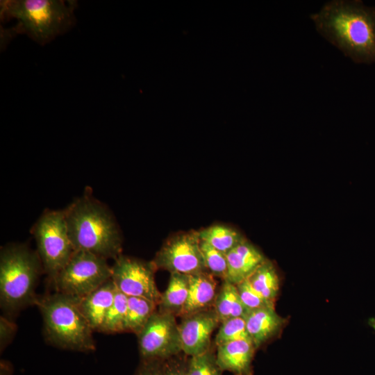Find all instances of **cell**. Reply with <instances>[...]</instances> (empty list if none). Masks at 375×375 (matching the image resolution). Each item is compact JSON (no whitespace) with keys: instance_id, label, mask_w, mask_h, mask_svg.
Listing matches in <instances>:
<instances>
[{"instance_id":"cell-2","label":"cell","mask_w":375,"mask_h":375,"mask_svg":"<svg viewBox=\"0 0 375 375\" xmlns=\"http://www.w3.org/2000/svg\"><path fill=\"white\" fill-rule=\"evenodd\" d=\"M69 236L74 251L90 252L115 260L121 255L122 237L108 210L83 197L65 209Z\"/></svg>"},{"instance_id":"cell-5","label":"cell","mask_w":375,"mask_h":375,"mask_svg":"<svg viewBox=\"0 0 375 375\" xmlns=\"http://www.w3.org/2000/svg\"><path fill=\"white\" fill-rule=\"evenodd\" d=\"M42 265L37 252L24 244H9L0 253V303L8 312L34 304Z\"/></svg>"},{"instance_id":"cell-4","label":"cell","mask_w":375,"mask_h":375,"mask_svg":"<svg viewBox=\"0 0 375 375\" xmlns=\"http://www.w3.org/2000/svg\"><path fill=\"white\" fill-rule=\"evenodd\" d=\"M46 340L57 347L81 352L95 350L94 331L81 312L76 297L60 292L37 297Z\"/></svg>"},{"instance_id":"cell-27","label":"cell","mask_w":375,"mask_h":375,"mask_svg":"<svg viewBox=\"0 0 375 375\" xmlns=\"http://www.w3.org/2000/svg\"><path fill=\"white\" fill-rule=\"evenodd\" d=\"M189 356L183 353L164 361V375H189Z\"/></svg>"},{"instance_id":"cell-22","label":"cell","mask_w":375,"mask_h":375,"mask_svg":"<svg viewBox=\"0 0 375 375\" xmlns=\"http://www.w3.org/2000/svg\"><path fill=\"white\" fill-rule=\"evenodd\" d=\"M128 296L118 291L107 311L99 332L115 333L124 331Z\"/></svg>"},{"instance_id":"cell-13","label":"cell","mask_w":375,"mask_h":375,"mask_svg":"<svg viewBox=\"0 0 375 375\" xmlns=\"http://www.w3.org/2000/svg\"><path fill=\"white\" fill-rule=\"evenodd\" d=\"M227 276L224 281L238 285L247 279L267 258L245 240L226 254Z\"/></svg>"},{"instance_id":"cell-24","label":"cell","mask_w":375,"mask_h":375,"mask_svg":"<svg viewBox=\"0 0 375 375\" xmlns=\"http://www.w3.org/2000/svg\"><path fill=\"white\" fill-rule=\"evenodd\" d=\"M223 371L216 361V351L212 345L206 352L189 356V375H222Z\"/></svg>"},{"instance_id":"cell-30","label":"cell","mask_w":375,"mask_h":375,"mask_svg":"<svg viewBox=\"0 0 375 375\" xmlns=\"http://www.w3.org/2000/svg\"><path fill=\"white\" fill-rule=\"evenodd\" d=\"M13 367L9 361L1 360L0 363V375H12Z\"/></svg>"},{"instance_id":"cell-18","label":"cell","mask_w":375,"mask_h":375,"mask_svg":"<svg viewBox=\"0 0 375 375\" xmlns=\"http://www.w3.org/2000/svg\"><path fill=\"white\" fill-rule=\"evenodd\" d=\"M213 309L221 322L235 317H244L249 311L240 297L237 286L227 281L217 293Z\"/></svg>"},{"instance_id":"cell-19","label":"cell","mask_w":375,"mask_h":375,"mask_svg":"<svg viewBox=\"0 0 375 375\" xmlns=\"http://www.w3.org/2000/svg\"><path fill=\"white\" fill-rule=\"evenodd\" d=\"M198 237L226 255L246 239L238 231L229 226L214 225L197 231Z\"/></svg>"},{"instance_id":"cell-21","label":"cell","mask_w":375,"mask_h":375,"mask_svg":"<svg viewBox=\"0 0 375 375\" xmlns=\"http://www.w3.org/2000/svg\"><path fill=\"white\" fill-rule=\"evenodd\" d=\"M247 279L265 299L274 302L279 290V278L270 260L267 259Z\"/></svg>"},{"instance_id":"cell-8","label":"cell","mask_w":375,"mask_h":375,"mask_svg":"<svg viewBox=\"0 0 375 375\" xmlns=\"http://www.w3.org/2000/svg\"><path fill=\"white\" fill-rule=\"evenodd\" d=\"M174 315L156 310L137 334L141 360H165L182 352Z\"/></svg>"},{"instance_id":"cell-7","label":"cell","mask_w":375,"mask_h":375,"mask_svg":"<svg viewBox=\"0 0 375 375\" xmlns=\"http://www.w3.org/2000/svg\"><path fill=\"white\" fill-rule=\"evenodd\" d=\"M111 278V266L104 258L74 251L68 262L52 281L57 292L81 298Z\"/></svg>"},{"instance_id":"cell-9","label":"cell","mask_w":375,"mask_h":375,"mask_svg":"<svg viewBox=\"0 0 375 375\" xmlns=\"http://www.w3.org/2000/svg\"><path fill=\"white\" fill-rule=\"evenodd\" d=\"M151 262L156 269H165L170 274L193 275L208 272L197 231L182 233L169 238Z\"/></svg>"},{"instance_id":"cell-29","label":"cell","mask_w":375,"mask_h":375,"mask_svg":"<svg viewBox=\"0 0 375 375\" xmlns=\"http://www.w3.org/2000/svg\"><path fill=\"white\" fill-rule=\"evenodd\" d=\"M17 326L7 318L0 317V349L2 351L12 339Z\"/></svg>"},{"instance_id":"cell-17","label":"cell","mask_w":375,"mask_h":375,"mask_svg":"<svg viewBox=\"0 0 375 375\" xmlns=\"http://www.w3.org/2000/svg\"><path fill=\"white\" fill-rule=\"evenodd\" d=\"M189 292V275L171 273L168 286L162 293L158 306L160 312L179 317L186 303Z\"/></svg>"},{"instance_id":"cell-12","label":"cell","mask_w":375,"mask_h":375,"mask_svg":"<svg viewBox=\"0 0 375 375\" xmlns=\"http://www.w3.org/2000/svg\"><path fill=\"white\" fill-rule=\"evenodd\" d=\"M219 368L233 375H253V360L256 348L251 340H240L216 347Z\"/></svg>"},{"instance_id":"cell-31","label":"cell","mask_w":375,"mask_h":375,"mask_svg":"<svg viewBox=\"0 0 375 375\" xmlns=\"http://www.w3.org/2000/svg\"><path fill=\"white\" fill-rule=\"evenodd\" d=\"M369 324L375 330V317L369 319Z\"/></svg>"},{"instance_id":"cell-26","label":"cell","mask_w":375,"mask_h":375,"mask_svg":"<svg viewBox=\"0 0 375 375\" xmlns=\"http://www.w3.org/2000/svg\"><path fill=\"white\" fill-rule=\"evenodd\" d=\"M237 289L244 306L248 310L264 307H274V302L265 299L246 279L236 285Z\"/></svg>"},{"instance_id":"cell-23","label":"cell","mask_w":375,"mask_h":375,"mask_svg":"<svg viewBox=\"0 0 375 375\" xmlns=\"http://www.w3.org/2000/svg\"><path fill=\"white\" fill-rule=\"evenodd\" d=\"M220 324L215 340L216 347L233 341L251 340L244 317L228 319Z\"/></svg>"},{"instance_id":"cell-6","label":"cell","mask_w":375,"mask_h":375,"mask_svg":"<svg viewBox=\"0 0 375 375\" xmlns=\"http://www.w3.org/2000/svg\"><path fill=\"white\" fill-rule=\"evenodd\" d=\"M32 233L43 270L52 282L74 252L68 233L65 210L44 212L33 226Z\"/></svg>"},{"instance_id":"cell-20","label":"cell","mask_w":375,"mask_h":375,"mask_svg":"<svg viewBox=\"0 0 375 375\" xmlns=\"http://www.w3.org/2000/svg\"><path fill=\"white\" fill-rule=\"evenodd\" d=\"M157 306L155 302L147 299L128 297L124 331L137 335L156 310Z\"/></svg>"},{"instance_id":"cell-10","label":"cell","mask_w":375,"mask_h":375,"mask_svg":"<svg viewBox=\"0 0 375 375\" xmlns=\"http://www.w3.org/2000/svg\"><path fill=\"white\" fill-rule=\"evenodd\" d=\"M151 262L120 255L111 266V280L116 289L128 297H143L159 304L162 293L154 278Z\"/></svg>"},{"instance_id":"cell-1","label":"cell","mask_w":375,"mask_h":375,"mask_svg":"<svg viewBox=\"0 0 375 375\" xmlns=\"http://www.w3.org/2000/svg\"><path fill=\"white\" fill-rule=\"evenodd\" d=\"M310 17L317 31L355 63H375V7L333 0Z\"/></svg>"},{"instance_id":"cell-16","label":"cell","mask_w":375,"mask_h":375,"mask_svg":"<svg viewBox=\"0 0 375 375\" xmlns=\"http://www.w3.org/2000/svg\"><path fill=\"white\" fill-rule=\"evenodd\" d=\"M209 272L189 275L188 297L180 317L212 308L217 296V283Z\"/></svg>"},{"instance_id":"cell-25","label":"cell","mask_w":375,"mask_h":375,"mask_svg":"<svg viewBox=\"0 0 375 375\" xmlns=\"http://www.w3.org/2000/svg\"><path fill=\"white\" fill-rule=\"evenodd\" d=\"M200 248L208 272L224 281L227 276L226 255L200 240Z\"/></svg>"},{"instance_id":"cell-28","label":"cell","mask_w":375,"mask_h":375,"mask_svg":"<svg viewBox=\"0 0 375 375\" xmlns=\"http://www.w3.org/2000/svg\"><path fill=\"white\" fill-rule=\"evenodd\" d=\"M164 361L140 360L134 375H164Z\"/></svg>"},{"instance_id":"cell-15","label":"cell","mask_w":375,"mask_h":375,"mask_svg":"<svg viewBox=\"0 0 375 375\" xmlns=\"http://www.w3.org/2000/svg\"><path fill=\"white\" fill-rule=\"evenodd\" d=\"M115 293L116 288L110 278L88 295L77 298L78 307L94 331H99Z\"/></svg>"},{"instance_id":"cell-3","label":"cell","mask_w":375,"mask_h":375,"mask_svg":"<svg viewBox=\"0 0 375 375\" xmlns=\"http://www.w3.org/2000/svg\"><path fill=\"white\" fill-rule=\"evenodd\" d=\"M76 4L75 1L64 0L1 1V20H17L6 38L26 34L39 44L44 45L75 24Z\"/></svg>"},{"instance_id":"cell-11","label":"cell","mask_w":375,"mask_h":375,"mask_svg":"<svg viewBox=\"0 0 375 375\" xmlns=\"http://www.w3.org/2000/svg\"><path fill=\"white\" fill-rule=\"evenodd\" d=\"M219 324L213 308L181 317L178 330L182 352L188 356L206 352L212 347V334Z\"/></svg>"},{"instance_id":"cell-14","label":"cell","mask_w":375,"mask_h":375,"mask_svg":"<svg viewBox=\"0 0 375 375\" xmlns=\"http://www.w3.org/2000/svg\"><path fill=\"white\" fill-rule=\"evenodd\" d=\"M244 318L249 338L256 349L275 337L285 322L274 307L249 310Z\"/></svg>"}]
</instances>
